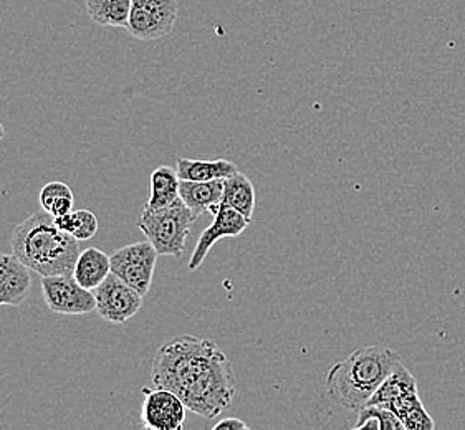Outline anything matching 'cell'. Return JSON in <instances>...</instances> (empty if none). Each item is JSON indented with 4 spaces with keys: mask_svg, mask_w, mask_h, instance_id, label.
Instances as JSON below:
<instances>
[{
    "mask_svg": "<svg viewBox=\"0 0 465 430\" xmlns=\"http://www.w3.org/2000/svg\"><path fill=\"white\" fill-rule=\"evenodd\" d=\"M154 387H166L187 411L214 419L231 407L235 375L229 357L205 337H176L156 351L151 369Z\"/></svg>",
    "mask_w": 465,
    "mask_h": 430,
    "instance_id": "6da1fadb",
    "label": "cell"
},
{
    "mask_svg": "<svg viewBox=\"0 0 465 430\" xmlns=\"http://www.w3.org/2000/svg\"><path fill=\"white\" fill-rule=\"evenodd\" d=\"M12 253L40 277L74 275V263L80 255L78 240L60 230L54 215L38 210L20 222L10 239Z\"/></svg>",
    "mask_w": 465,
    "mask_h": 430,
    "instance_id": "7a4b0ae2",
    "label": "cell"
},
{
    "mask_svg": "<svg viewBox=\"0 0 465 430\" xmlns=\"http://www.w3.org/2000/svg\"><path fill=\"white\" fill-rule=\"evenodd\" d=\"M401 363V356L391 347H358L328 371L326 393L344 409L360 412Z\"/></svg>",
    "mask_w": 465,
    "mask_h": 430,
    "instance_id": "3957f363",
    "label": "cell"
},
{
    "mask_svg": "<svg viewBox=\"0 0 465 430\" xmlns=\"http://www.w3.org/2000/svg\"><path fill=\"white\" fill-rule=\"evenodd\" d=\"M196 219L197 215L179 197L169 206L158 209L144 206L138 229L153 243L159 257L179 259L184 252L187 237Z\"/></svg>",
    "mask_w": 465,
    "mask_h": 430,
    "instance_id": "277c9868",
    "label": "cell"
},
{
    "mask_svg": "<svg viewBox=\"0 0 465 430\" xmlns=\"http://www.w3.org/2000/svg\"><path fill=\"white\" fill-rule=\"evenodd\" d=\"M176 0H133L126 30L143 42L166 37L176 25Z\"/></svg>",
    "mask_w": 465,
    "mask_h": 430,
    "instance_id": "5b68a950",
    "label": "cell"
},
{
    "mask_svg": "<svg viewBox=\"0 0 465 430\" xmlns=\"http://www.w3.org/2000/svg\"><path fill=\"white\" fill-rule=\"evenodd\" d=\"M158 257L159 253L149 240L131 243L110 255L112 273L146 297L153 285Z\"/></svg>",
    "mask_w": 465,
    "mask_h": 430,
    "instance_id": "8992f818",
    "label": "cell"
},
{
    "mask_svg": "<svg viewBox=\"0 0 465 430\" xmlns=\"http://www.w3.org/2000/svg\"><path fill=\"white\" fill-rule=\"evenodd\" d=\"M94 293L96 299L94 311L113 325H122L133 318L140 311L144 298L140 291L134 290L114 273H110Z\"/></svg>",
    "mask_w": 465,
    "mask_h": 430,
    "instance_id": "52a82bcc",
    "label": "cell"
},
{
    "mask_svg": "<svg viewBox=\"0 0 465 430\" xmlns=\"http://www.w3.org/2000/svg\"><path fill=\"white\" fill-rule=\"evenodd\" d=\"M42 291L50 311L58 315H86L96 309L94 291L84 288L74 275L42 277Z\"/></svg>",
    "mask_w": 465,
    "mask_h": 430,
    "instance_id": "ba28073f",
    "label": "cell"
},
{
    "mask_svg": "<svg viewBox=\"0 0 465 430\" xmlns=\"http://www.w3.org/2000/svg\"><path fill=\"white\" fill-rule=\"evenodd\" d=\"M141 425L149 430H181L186 422V406L166 387L143 389Z\"/></svg>",
    "mask_w": 465,
    "mask_h": 430,
    "instance_id": "9c48e42d",
    "label": "cell"
},
{
    "mask_svg": "<svg viewBox=\"0 0 465 430\" xmlns=\"http://www.w3.org/2000/svg\"><path fill=\"white\" fill-rule=\"evenodd\" d=\"M420 403L418 393V381L404 363L396 366L378 391L372 394L368 406H380L394 412L400 419L406 415L416 404Z\"/></svg>",
    "mask_w": 465,
    "mask_h": 430,
    "instance_id": "30bf717a",
    "label": "cell"
},
{
    "mask_svg": "<svg viewBox=\"0 0 465 430\" xmlns=\"http://www.w3.org/2000/svg\"><path fill=\"white\" fill-rule=\"evenodd\" d=\"M249 224H251V220L247 217H243L232 207L221 202V206L214 214L213 224L209 225L199 237L196 249L187 263V269L191 271L197 270L217 240H221L223 237H239L243 234V230L249 227Z\"/></svg>",
    "mask_w": 465,
    "mask_h": 430,
    "instance_id": "8fae6325",
    "label": "cell"
},
{
    "mask_svg": "<svg viewBox=\"0 0 465 430\" xmlns=\"http://www.w3.org/2000/svg\"><path fill=\"white\" fill-rule=\"evenodd\" d=\"M30 269L12 253H0V307H19L30 293Z\"/></svg>",
    "mask_w": 465,
    "mask_h": 430,
    "instance_id": "7c38bea8",
    "label": "cell"
},
{
    "mask_svg": "<svg viewBox=\"0 0 465 430\" xmlns=\"http://www.w3.org/2000/svg\"><path fill=\"white\" fill-rule=\"evenodd\" d=\"M179 197L194 214L217 212L223 197V179L215 181H184L179 182Z\"/></svg>",
    "mask_w": 465,
    "mask_h": 430,
    "instance_id": "4fadbf2b",
    "label": "cell"
},
{
    "mask_svg": "<svg viewBox=\"0 0 465 430\" xmlns=\"http://www.w3.org/2000/svg\"><path fill=\"white\" fill-rule=\"evenodd\" d=\"M112 273V259L100 249L90 247L78 255L74 263V277L86 290L94 291Z\"/></svg>",
    "mask_w": 465,
    "mask_h": 430,
    "instance_id": "5bb4252c",
    "label": "cell"
},
{
    "mask_svg": "<svg viewBox=\"0 0 465 430\" xmlns=\"http://www.w3.org/2000/svg\"><path fill=\"white\" fill-rule=\"evenodd\" d=\"M177 176L184 181H215L227 179L239 172L232 161L177 160Z\"/></svg>",
    "mask_w": 465,
    "mask_h": 430,
    "instance_id": "9a60e30c",
    "label": "cell"
},
{
    "mask_svg": "<svg viewBox=\"0 0 465 430\" xmlns=\"http://www.w3.org/2000/svg\"><path fill=\"white\" fill-rule=\"evenodd\" d=\"M223 204L232 207L252 220L255 210V188L251 179L242 172H235L231 178L223 179Z\"/></svg>",
    "mask_w": 465,
    "mask_h": 430,
    "instance_id": "2e32d148",
    "label": "cell"
},
{
    "mask_svg": "<svg viewBox=\"0 0 465 430\" xmlns=\"http://www.w3.org/2000/svg\"><path fill=\"white\" fill-rule=\"evenodd\" d=\"M131 2L133 0H86V12L98 25L126 28Z\"/></svg>",
    "mask_w": 465,
    "mask_h": 430,
    "instance_id": "e0dca14e",
    "label": "cell"
},
{
    "mask_svg": "<svg viewBox=\"0 0 465 430\" xmlns=\"http://www.w3.org/2000/svg\"><path fill=\"white\" fill-rule=\"evenodd\" d=\"M179 182L176 169L169 166H159L151 174V196H149L146 207L158 209V207L169 206L179 199Z\"/></svg>",
    "mask_w": 465,
    "mask_h": 430,
    "instance_id": "ac0fdd59",
    "label": "cell"
},
{
    "mask_svg": "<svg viewBox=\"0 0 465 430\" xmlns=\"http://www.w3.org/2000/svg\"><path fill=\"white\" fill-rule=\"evenodd\" d=\"M54 219L60 230L74 235L78 242L90 240L98 232V219L92 210H86V209L72 210L70 214L60 215Z\"/></svg>",
    "mask_w": 465,
    "mask_h": 430,
    "instance_id": "d6986e66",
    "label": "cell"
},
{
    "mask_svg": "<svg viewBox=\"0 0 465 430\" xmlns=\"http://www.w3.org/2000/svg\"><path fill=\"white\" fill-rule=\"evenodd\" d=\"M40 206L48 214L54 217L70 214L74 210V197L70 186H66L62 181L48 182L47 186L40 191Z\"/></svg>",
    "mask_w": 465,
    "mask_h": 430,
    "instance_id": "ffe728a7",
    "label": "cell"
},
{
    "mask_svg": "<svg viewBox=\"0 0 465 430\" xmlns=\"http://www.w3.org/2000/svg\"><path fill=\"white\" fill-rule=\"evenodd\" d=\"M358 414V421L354 424L356 430H404L400 417L380 406H366Z\"/></svg>",
    "mask_w": 465,
    "mask_h": 430,
    "instance_id": "44dd1931",
    "label": "cell"
},
{
    "mask_svg": "<svg viewBox=\"0 0 465 430\" xmlns=\"http://www.w3.org/2000/svg\"><path fill=\"white\" fill-rule=\"evenodd\" d=\"M402 425L404 430H432L436 429V424L432 421V417L429 415V412L426 411L424 404L420 403L412 407L402 419Z\"/></svg>",
    "mask_w": 465,
    "mask_h": 430,
    "instance_id": "7402d4cb",
    "label": "cell"
},
{
    "mask_svg": "<svg viewBox=\"0 0 465 430\" xmlns=\"http://www.w3.org/2000/svg\"><path fill=\"white\" fill-rule=\"evenodd\" d=\"M214 430H247L249 425L245 422L237 419V417H229V419H223V421L217 422Z\"/></svg>",
    "mask_w": 465,
    "mask_h": 430,
    "instance_id": "603a6c76",
    "label": "cell"
},
{
    "mask_svg": "<svg viewBox=\"0 0 465 430\" xmlns=\"http://www.w3.org/2000/svg\"><path fill=\"white\" fill-rule=\"evenodd\" d=\"M5 138V130H4V126H2V122H0V141Z\"/></svg>",
    "mask_w": 465,
    "mask_h": 430,
    "instance_id": "cb8c5ba5",
    "label": "cell"
}]
</instances>
